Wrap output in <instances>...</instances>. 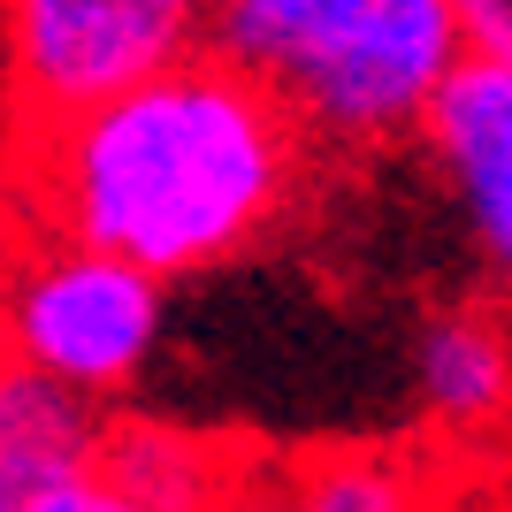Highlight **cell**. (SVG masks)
<instances>
[{"label":"cell","mask_w":512,"mask_h":512,"mask_svg":"<svg viewBox=\"0 0 512 512\" xmlns=\"http://www.w3.org/2000/svg\"><path fill=\"white\" fill-rule=\"evenodd\" d=\"M314 169V138L260 69L222 46L153 69L62 123L0 138V192L23 222L184 283L276 230Z\"/></svg>","instance_id":"obj_1"},{"label":"cell","mask_w":512,"mask_h":512,"mask_svg":"<svg viewBox=\"0 0 512 512\" xmlns=\"http://www.w3.org/2000/svg\"><path fill=\"white\" fill-rule=\"evenodd\" d=\"M214 46L260 69L321 153L421 138L474 54L467 0H214Z\"/></svg>","instance_id":"obj_2"},{"label":"cell","mask_w":512,"mask_h":512,"mask_svg":"<svg viewBox=\"0 0 512 512\" xmlns=\"http://www.w3.org/2000/svg\"><path fill=\"white\" fill-rule=\"evenodd\" d=\"M161 291L169 283L138 260L16 214L0 253V360L92 398H123L161 344Z\"/></svg>","instance_id":"obj_3"},{"label":"cell","mask_w":512,"mask_h":512,"mask_svg":"<svg viewBox=\"0 0 512 512\" xmlns=\"http://www.w3.org/2000/svg\"><path fill=\"white\" fill-rule=\"evenodd\" d=\"M214 39V0H0V138L62 123Z\"/></svg>","instance_id":"obj_4"},{"label":"cell","mask_w":512,"mask_h":512,"mask_svg":"<svg viewBox=\"0 0 512 512\" xmlns=\"http://www.w3.org/2000/svg\"><path fill=\"white\" fill-rule=\"evenodd\" d=\"M421 153L444 184L474 268L490 276L497 299H512V62L467 54L451 69L421 123Z\"/></svg>","instance_id":"obj_5"},{"label":"cell","mask_w":512,"mask_h":512,"mask_svg":"<svg viewBox=\"0 0 512 512\" xmlns=\"http://www.w3.org/2000/svg\"><path fill=\"white\" fill-rule=\"evenodd\" d=\"M413 406L444 451L512 444V299H451L413 329Z\"/></svg>","instance_id":"obj_6"},{"label":"cell","mask_w":512,"mask_h":512,"mask_svg":"<svg viewBox=\"0 0 512 512\" xmlns=\"http://www.w3.org/2000/svg\"><path fill=\"white\" fill-rule=\"evenodd\" d=\"M107 428V398L46 383L31 367H0V512H23L31 497L100 474Z\"/></svg>","instance_id":"obj_7"},{"label":"cell","mask_w":512,"mask_h":512,"mask_svg":"<svg viewBox=\"0 0 512 512\" xmlns=\"http://www.w3.org/2000/svg\"><path fill=\"white\" fill-rule=\"evenodd\" d=\"M214 512H436V482L406 451L329 444L283 467H245Z\"/></svg>","instance_id":"obj_8"},{"label":"cell","mask_w":512,"mask_h":512,"mask_svg":"<svg viewBox=\"0 0 512 512\" xmlns=\"http://www.w3.org/2000/svg\"><path fill=\"white\" fill-rule=\"evenodd\" d=\"M245 467H253V459L237 444L199 436V428H176V421H146V413H115L107 459H100L107 482H123L130 497H146V505H161V512H214L237 490Z\"/></svg>","instance_id":"obj_9"},{"label":"cell","mask_w":512,"mask_h":512,"mask_svg":"<svg viewBox=\"0 0 512 512\" xmlns=\"http://www.w3.org/2000/svg\"><path fill=\"white\" fill-rule=\"evenodd\" d=\"M23 512H161V505L130 497L123 482H107V474H85V482H69V490H46V497H31Z\"/></svg>","instance_id":"obj_10"},{"label":"cell","mask_w":512,"mask_h":512,"mask_svg":"<svg viewBox=\"0 0 512 512\" xmlns=\"http://www.w3.org/2000/svg\"><path fill=\"white\" fill-rule=\"evenodd\" d=\"M467 39L474 54H505L512 62V0H467Z\"/></svg>","instance_id":"obj_11"},{"label":"cell","mask_w":512,"mask_h":512,"mask_svg":"<svg viewBox=\"0 0 512 512\" xmlns=\"http://www.w3.org/2000/svg\"><path fill=\"white\" fill-rule=\"evenodd\" d=\"M8 237H16V207H8V192H0V253H8Z\"/></svg>","instance_id":"obj_12"},{"label":"cell","mask_w":512,"mask_h":512,"mask_svg":"<svg viewBox=\"0 0 512 512\" xmlns=\"http://www.w3.org/2000/svg\"><path fill=\"white\" fill-rule=\"evenodd\" d=\"M0 367H8V360H0Z\"/></svg>","instance_id":"obj_13"}]
</instances>
